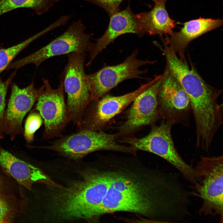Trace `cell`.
<instances>
[{"instance_id":"6","label":"cell","mask_w":223,"mask_h":223,"mask_svg":"<svg viewBox=\"0 0 223 223\" xmlns=\"http://www.w3.org/2000/svg\"><path fill=\"white\" fill-rule=\"evenodd\" d=\"M86 28L81 19L73 21L62 34L32 54L11 62L7 69H17L29 64L38 67L44 61L54 56L75 52L89 53L93 34L86 33Z\"/></svg>"},{"instance_id":"18","label":"cell","mask_w":223,"mask_h":223,"mask_svg":"<svg viewBox=\"0 0 223 223\" xmlns=\"http://www.w3.org/2000/svg\"><path fill=\"white\" fill-rule=\"evenodd\" d=\"M63 0H0V16L19 8L33 10L37 15L47 11L55 4Z\"/></svg>"},{"instance_id":"12","label":"cell","mask_w":223,"mask_h":223,"mask_svg":"<svg viewBox=\"0 0 223 223\" xmlns=\"http://www.w3.org/2000/svg\"><path fill=\"white\" fill-rule=\"evenodd\" d=\"M162 78V74L158 80L134 100L126 120L119 128L120 134H126L142 126L153 124L160 118L158 94Z\"/></svg>"},{"instance_id":"13","label":"cell","mask_w":223,"mask_h":223,"mask_svg":"<svg viewBox=\"0 0 223 223\" xmlns=\"http://www.w3.org/2000/svg\"><path fill=\"white\" fill-rule=\"evenodd\" d=\"M42 86L37 89L33 82L24 88L14 84L4 115V133L13 140L23 131L22 120L37 101Z\"/></svg>"},{"instance_id":"10","label":"cell","mask_w":223,"mask_h":223,"mask_svg":"<svg viewBox=\"0 0 223 223\" xmlns=\"http://www.w3.org/2000/svg\"><path fill=\"white\" fill-rule=\"evenodd\" d=\"M159 79V76L156 75L153 79L133 92L119 96L106 94L99 99L91 102L86 108L78 126L79 131H101L108 121Z\"/></svg>"},{"instance_id":"22","label":"cell","mask_w":223,"mask_h":223,"mask_svg":"<svg viewBox=\"0 0 223 223\" xmlns=\"http://www.w3.org/2000/svg\"><path fill=\"white\" fill-rule=\"evenodd\" d=\"M97 5L103 8L110 16L119 11L120 5L122 0H80Z\"/></svg>"},{"instance_id":"4","label":"cell","mask_w":223,"mask_h":223,"mask_svg":"<svg viewBox=\"0 0 223 223\" xmlns=\"http://www.w3.org/2000/svg\"><path fill=\"white\" fill-rule=\"evenodd\" d=\"M171 124L162 120L158 125H153L150 132L141 138H126L124 142L136 150L148 151L165 160L174 166L187 181L194 185L198 181L195 168L181 157L174 145L171 134Z\"/></svg>"},{"instance_id":"21","label":"cell","mask_w":223,"mask_h":223,"mask_svg":"<svg viewBox=\"0 0 223 223\" xmlns=\"http://www.w3.org/2000/svg\"><path fill=\"white\" fill-rule=\"evenodd\" d=\"M14 72L5 81L0 80V138L3 137L4 133L5 108L6 94L8 87L15 75Z\"/></svg>"},{"instance_id":"23","label":"cell","mask_w":223,"mask_h":223,"mask_svg":"<svg viewBox=\"0 0 223 223\" xmlns=\"http://www.w3.org/2000/svg\"><path fill=\"white\" fill-rule=\"evenodd\" d=\"M10 212L8 203L0 198V223L10 222Z\"/></svg>"},{"instance_id":"14","label":"cell","mask_w":223,"mask_h":223,"mask_svg":"<svg viewBox=\"0 0 223 223\" xmlns=\"http://www.w3.org/2000/svg\"><path fill=\"white\" fill-rule=\"evenodd\" d=\"M110 17L108 27L105 33L95 40V42L92 43L86 66L90 65L98 55L119 36L132 33L142 37L145 34L138 24L135 15L129 5L125 9L114 13Z\"/></svg>"},{"instance_id":"3","label":"cell","mask_w":223,"mask_h":223,"mask_svg":"<svg viewBox=\"0 0 223 223\" xmlns=\"http://www.w3.org/2000/svg\"><path fill=\"white\" fill-rule=\"evenodd\" d=\"M222 155L201 156L195 168L198 181L194 185L193 193L202 201L201 215H216L221 223L223 218Z\"/></svg>"},{"instance_id":"24","label":"cell","mask_w":223,"mask_h":223,"mask_svg":"<svg viewBox=\"0 0 223 223\" xmlns=\"http://www.w3.org/2000/svg\"><path fill=\"white\" fill-rule=\"evenodd\" d=\"M152 0V1H153V2H154V1H156V0Z\"/></svg>"},{"instance_id":"15","label":"cell","mask_w":223,"mask_h":223,"mask_svg":"<svg viewBox=\"0 0 223 223\" xmlns=\"http://www.w3.org/2000/svg\"><path fill=\"white\" fill-rule=\"evenodd\" d=\"M0 165L19 183L31 190L36 183L62 188L39 168L17 158L0 148Z\"/></svg>"},{"instance_id":"9","label":"cell","mask_w":223,"mask_h":223,"mask_svg":"<svg viewBox=\"0 0 223 223\" xmlns=\"http://www.w3.org/2000/svg\"><path fill=\"white\" fill-rule=\"evenodd\" d=\"M160 118L173 125L188 127L191 109L189 97L166 66L158 94Z\"/></svg>"},{"instance_id":"19","label":"cell","mask_w":223,"mask_h":223,"mask_svg":"<svg viewBox=\"0 0 223 223\" xmlns=\"http://www.w3.org/2000/svg\"><path fill=\"white\" fill-rule=\"evenodd\" d=\"M53 23L44 29L17 44L7 48L0 49V74L11 63L16 56L32 42L41 36L56 28Z\"/></svg>"},{"instance_id":"11","label":"cell","mask_w":223,"mask_h":223,"mask_svg":"<svg viewBox=\"0 0 223 223\" xmlns=\"http://www.w3.org/2000/svg\"><path fill=\"white\" fill-rule=\"evenodd\" d=\"M43 85L37 100L35 110L39 112L44 123L43 137L50 139L61 136L70 121L64 95L63 81L56 89L52 88L48 79L42 78Z\"/></svg>"},{"instance_id":"20","label":"cell","mask_w":223,"mask_h":223,"mask_svg":"<svg viewBox=\"0 0 223 223\" xmlns=\"http://www.w3.org/2000/svg\"><path fill=\"white\" fill-rule=\"evenodd\" d=\"M43 122V119L38 112L32 113L28 116L25 124L24 136L28 142L33 140L35 132Z\"/></svg>"},{"instance_id":"16","label":"cell","mask_w":223,"mask_h":223,"mask_svg":"<svg viewBox=\"0 0 223 223\" xmlns=\"http://www.w3.org/2000/svg\"><path fill=\"white\" fill-rule=\"evenodd\" d=\"M222 24V19L200 17L184 23L179 31L173 32L170 37H166L163 42L171 47L179 57L183 60L185 59V49L193 40Z\"/></svg>"},{"instance_id":"2","label":"cell","mask_w":223,"mask_h":223,"mask_svg":"<svg viewBox=\"0 0 223 223\" xmlns=\"http://www.w3.org/2000/svg\"><path fill=\"white\" fill-rule=\"evenodd\" d=\"M110 183L108 169L85 172L82 179L54 195L51 203L54 213L65 220L82 219L102 203Z\"/></svg>"},{"instance_id":"8","label":"cell","mask_w":223,"mask_h":223,"mask_svg":"<svg viewBox=\"0 0 223 223\" xmlns=\"http://www.w3.org/2000/svg\"><path fill=\"white\" fill-rule=\"evenodd\" d=\"M138 50L136 49L122 63L103 67L98 71L87 74L90 92V102L97 100L120 83L128 79L143 78L147 69L141 70L142 66L153 64L156 61L138 59Z\"/></svg>"},{"instance_id":"17","label":"cell","mask_w":223,"mask_h":223,"mask_svg":"<svg viewBox=\"0 0 223 223\" xmlns=\"http://www.w3.org/2000/svg\"><path fill=\"white\" fill-rule=\"evenodd\" d=\"M167 0L155 1L154 6L151 11L135 15L137 22L145 34L161 36L172 33L176 23L170 17L166 9Z\"/></svg>"},{"instance_id":"1","label":"cell","mask_w":223,"mask_h":223,"mask_svg":"<svg viewBox=\"0 0 223 223\" xmlns=\"http://www.w3.org/2000/svg\"><path fill=\"white\" fill-rule=\"evenodd\" d=\"M109 168L110 183L100 205L93 212L96 218L117 212L136 213L154 222L168 223L176 213L177 186L167 174L140 171L132 166Z\"/></svg>"},{"instance_id":"5","label":"cell","mask_w":223,"mask_h":223,"mask_svg":"<svg viewBox=\"0 0 223 223\" xmlns=\"http://www.w3.org/2000/svg\"><path fill=\"white\" fill-rule=\"evenodd\" d=\"M118 136V134H108L101 131L79 130L55 141L44 148L74 159H80L91 152L101 150L134 154L136 150L133 146L117 142Z\"/></svg>"},{"instance_id":"7","label":"cell","mask_w":223,"mask_h":223,"mask_svg":"<svg viewBox=\"0 0 223 223\" xmlns=\"http://www.w3.org/2000/svg\"><path fill=\"white\" fill-rule=\"evenodd\" d=\"M86 52L67 55L68 61L62 73L64 89L67 95V107L70 121L78 126L90 102V92L84 65Z\"/></svg>"}]
</instances>
